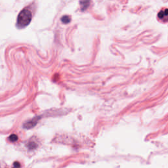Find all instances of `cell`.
I'll return each instance as SVG.
<instances>
[{
    "mask_svg": "<svg viewBox=\"0 0 168 168\" xmlns=\"http://www.w3.org/2000/svg\"><path fill=\"white\" fill-rule=\"evenodd\" d=\"M32 20V13L29 10L24 9L19 13L18 18H17V22H16V26H17L20 29H22L27 26L30 23V21Z\"/></svg>",
    "mask_w": 168,
    "mask_h": 168,
    "instance_id": "6da1fadb",
    "label": "cell"
},
{
    "mask_svg": "<svg viewBox=\"0 0 168 168\" xmlns=\"http://www.w3.org/2000/svg\"><path fill=\"white\" fill-rule=\"evenodd\" d=\"M40 119V117H33V119L28 121L27 122L25 123L24 125V128L26 129V130H29V129H31L33 127H35L37 125L38 122Z\"/></svg>",
    "mask_w": 168,
    "mask_h": 168,
    "instance_id": "7a4b0ae2",
    "label": "cell"
},
{
    "mask_svg": "<svg viewBox=\"0 0 168 168\" xmlns=\"http://www.w3.org/2000/svg\"><path fill=\"white\" fill-rule=\"evenodd\" d=\"M158 16L161 20L166 22L168 21V9H164L160 11Z\"/></svg>",
    "mask_w": 168,
    "mask_h": 168,
    "instance_id": "3957f363",
    "label": "cell"
},
{
    "mask_svg": "<svg viewBox=\"0 0 168 168\" xmlns=\"http://www.w3.org/2000/svg\"><path fill=\"white\" fill-rule=\"evenodd\" d=\"M80 4L82 11H83L89 7V4H90V1H89V0H82L80 2Z\"/></svg>",
    "mask_w": 168,
    "mask_h": 168,
    "instance_id": "277c9868",
    "label": "cell"
},
{
    "mask_svg": "<svg viewBox=\"0 0 168 168\" xmlns=\"http://www.w3.org/2000/svg\"><path fill=\"white\" fill-rule=\"evenodd\" d=\"M70 20L71 19L69 16H63L62 19H61V20H62V22L64 24L69 23V22H70Z\"/></svg>",
    "mask_w": 168,
    "mask_h": 168,
    "instance_id": "5b68a950",
    "label": "cell"
},
{
    "mask_svg": "<svg viewBox=\"0 0 168 168\" xmlns=\"http://www.w3.org/2000/svg\"><path fill=\"white\" fill-rule=\"evenodd\" d=\"M9 141L11 142H15L18 140V136L15 135V134H12V135H10L9 137Z\"/></svg>",
    "mask_w": 168,
    "mask_h": 168,
    "instance_id": "8992f818",
    "label": "cell"
},
{
    "mask_svg": "<svg viewBox=\"0 0 168 168\" xmlns=\"http://www.w3.org/2000/svg\"><path fill=\"white\" fill-rule=\"evenodd\" d=\"M14 167L15 168H20V164L19 163V162L16 161V162H15V164H14Z\"/></svg>",
    "mask_w": 168,
    "mask_h": 168,
    "instance_id": "52a82bcc",
    "label": "cell"
}]
</instances>
